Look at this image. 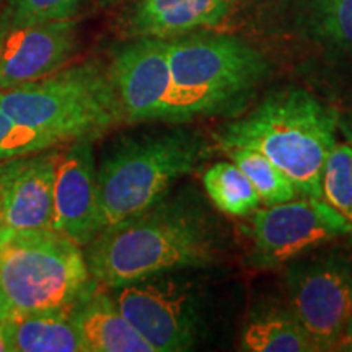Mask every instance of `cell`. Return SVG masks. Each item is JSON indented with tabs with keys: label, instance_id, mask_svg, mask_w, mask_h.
I'll return each mask as SVG.
<instances>
[{
	"label": "cell",
	"instance_id": "obj_1",
	"mask_svg": "<svg viewBox=\"0 0 352 352\" xmlns=\"http://www.w3.org/2000/svg\"><path fill=\"white\" fill-rule=\"evenodd\" d=\"M219 252L212 219L186 196L162 199L142 214L100 230L85 245L96 284L121 285L186 267H204Z\"/></svg>",
	"mask_w": 352,
	"mask_h": 352
},
{
	"label": "cell",
	"instance_id": "obj_2",
	"mask_svg": "<svg viewBox=\"0 0 352 352\" xmlns=\"http://www.w3.org/2000/svg\"><path fill=\"white\" fill-rule=\"evenodd\" d=\"M340 114L302 88L267 95L252 113L215 134L222 151L254 148L287 176L303 197L321 199V173L336 144Z\"/></svg>",
	"mask_w": 352,
	"mask_h": 352
},
{
	"label": "cell",
	"instance_id": "obj_3",
	"mask_svg": "<svg viewBox=\"0 0 352 352\" xmlns=\"http://www.w3.org/2000/svg\"><path fill=\"white\" fill-rule=\"evenodd\" d=\"M209 153L208 140L186 129L124 139L114 145L96 170L101 230L151 209L176 179L195 171Z\"/></svg>",
	"mask_w": 352,
	"mask_h": 352
},
{
	"label": "cell",
	"instance_id": "obj_4",
	"mask_svg": "<svg viewBox=\"0 0 352 352\" xmlns=\"http://www.w3.org/2000/svg\"><path fill=\"white\" fill-rule=\"evenodd\" d=\"M175 122L239 108L270 76L263 52L228 34L189 33L168 39Z\"/></svg>",
	"mask_w": 352,
	"mask_h": 352
},
{
	"label": "cell",
	"instance_id": "obj_5",
	"mask_svg": "<svg viewBox=\"0 0 352 352\" xmlns=\"http://www.w3.org/2000/svg\"><path fill=\"white\" fill-rule=\"evenodd\" d=\"M0 108L59 145L98 139L122 122L108 72L96 63L59 69L34 82L0 90Z\"/></svg>",
	"mask_w": 352,
	"mask_h": 352
},
{
	"label": "cell",
	"instance_id": "obj_6",
	"mask_svg": "<svg viewBox=\"0 0 352 352\" xmlns=\"http://www.w3.org/2000/svg\"><path fill=\"white\" fill-rule=\"evenodd\" d=\"M85 254L54 230L6 232L0 240V297L12 318L74 308L95 292Z\"/></svg>",
	"mask_w": 352,
	"mask_h": 352
},
{
	"label": "cell",
	"instance_id": "obj_7",
	"mask_svg": "<svg viewBox=\"0 0 352 352\" xmlns=\"http://www.w3.org/2000/svg\"><path fill=\"white\" fill-rule=\"evenodd\" d=\"M290 311L315 351H336L352 316V264L338 256L297 264L285 277Z\"/></svg>",
	"mask_w": 352,
	"mask_h": 352
},
{
	"label": "cell",
	"instance_id": "obj_8",
	"mask_svg": "<svg viewBox=\"0 0 352 352\" xmlns=\"http://www.w3.org/2000/svg\"><path fill=\"white\" fill-rule=\"evenodd\" d=\"M252 264L279 267L341 235L352 233L349 222L323 199L303 197L271 204L253 212Z\"/></svg>",
	"mask_w": 352,
	"mask_h": 352
},
{
	"label": "cell",
	"instance_id": "obj_9",
	"mask_svg": "<svg viewBox=\"0 0 352 352\" xmlns=\"http://www.w3.org/2000/svg\"><path fill=\"white\" fill-rule=\"evenodd\" d=\"M107 72L122 122H175L168 39L131 38L116 47Z\"/></svg>",
	"mask_w": 352,
	"mask_h": 352
},
{
	"label": "cell",
	"instance_id": "obj_10",
	"mask_svg": "<svg viewBox=\"0 0 352 352\" xmlns=\"http://www.w3.org/2000/svg\"><path fill=\"white\" fill-rule=\"evenodd\" d=\"M118 289L114 303L153 352L189 351L195 346L199 316L183 284L158 274Z\"/></svg>",
	"mask_w": 352,
	"mask_h": 352
},
{
	"label": "cell",
	"instance_id": "obj_11",
	"mask_svg": "<svg viewBox=\"0 0 352 352\" xmlns=\"http://www.w3.org/2000/svg\"><path fill=\"white\" fill-rule=\"evenodd\" d=\"M52 230L78 246L101 230L96 166L91 140H77L56 160Z\"/></svg>",
	"mask_w": 352,
	"mask_h": 352
},
{
	"label": "cell",
	"instance_id": "obj_12",
	"mask_svg": "<svg viewBox=\"0 0 352 352\" xmlns=\"http://www.w3.org/2000/svg\"><path fill=\"white\" fill-rule=\"evenodd\" d=\"M77 47V23L70 19L7 26L0 39V90L34 82L59 70Z\"/></svg>",
	"mask_w": 352,
	"mask_h": 352
},
{
	"label": "cell",
	"instance_id": "obj_13",
	"mask_svg": "<svg viewBox=\"0 0 352 352\" xmlns=\"http://www.w3.org/2000/svg\"><path fill=\"white\" fill-rule=\"evenodd\" d=\"M59 152L13 158L3 184L7 232L52 230V188Z\"/></svg>",
	"mask_w": 352,
	"mask_h": 352
},
{
	"label": "cell",
	"instance_id": "obj_14",
	"mask_svg": "<svg viewBox=\"0 0 352 352\" xmlns=\"http://www.w3.org/2000/svg\"><path fill=\"white\" fill-rule=\"evenodd\" d=\"M236 0H139L124 19L129 38L171 39L226 21Z\"/></svg>",
	"mask_w": 352,
	"mask_h": 352
},
{
	"label": "cell",
	"instance_id": "obj_15",
	"mask_svg": "<svg viewBox=\"0 0 352 352\" xmlns=\"http://www.w3.org/2000/svg\"><path fill=\"white\" fill-rule=\"evenodd\" d=\"M72 318L85 352H153L107 296L94 292L74 307Z\"/></svg>",
	"mask_w": 352,
	"mask_h": 352
},
{
	"label": "cell",
	"instance_id": "obj_16",
	"mask_svg": "<svg viewBox=\"0 0 352 352\" xmlns=\"http://www.w3.org/2000/svg\"><path fill=\"white\" fill-rule=\"evenodd\" d=\"M72 310L60 308L10 318L13 352H85Z\"/></svg>",
	"mask_w": 352,
	"mask_h": 352
},
{
	"label": "cell",
	"instance_id": "obj_17",
	"mask_svg": "<svg viewBox=\"0 0 352 352\" xmlns=\"http://www.w3.org/2000/svg\"><path fill=\"white\" fill-rule=\"evenodd\" d=\"M241 349L252 352H311L314 344L290 310L253 316L241 334Z\"/></svg>",
	"mask_w": 352,
	"mask_h": 352
},
{
	"label": "cell",
	"instance_id": "obj_18",
	"mask_svg": "<svg viewBox=\"0 0 352 352\" xmlns=\"http://www.w3.org/2000/svg\"><path fill=\"white\" fill-rule=\"evenodd\" d=\"M297 23L316 41L352 52V0H297Z\"/></svg>",
	"mask_w": 352,
	"mask_h": 352
},
{
	"label": "cell",
	"instance_id": "obj_19",
	"mask_svg": "<svg viewBox=\"0 0 352 352\" xmlns=\"http://www.w3.org/2000/svg\"><path fill=\"white\" fill-rule=\"evenodd\" d=\"M204 189L220 212L232 217L253 214L261 204V197L235 164L220 162L202 176Z\"/></svg>",
	"mask_w": 352,
	"mask_h": 352
},
{
	"label": "cell",
	"instance_id": "obj_20",
	"mask_svg": "<svg viewBox=\"0 0 352 352\" xmlns=\"http://www.w3.org/2000/svg\"><path fill=\"white\" fill-rule=\"evenodd\" d=\"M223 152L243 171L246 178L256 189L261 201L266 202L267 206L296 199L298 192L292 182L261 152L254 151V148L240 147L226 148Z\"/></svg>",
	"mask_w": 352,
	"mask_h": 352
},
{
	"label": "cell",
	"instance_id": "obj_21",
	"mask_svg": "<svg viewBox=\"0 0 352 352\" xmlns=\"http://www.w3.org/2000/svg\"><path fill=\"white\" fill-rule=\"evenodd\" d=\"M321 199L352 227V151L347 140L334 144L321 173Z\"/></svg>",
	"mask_w": 352,
	"mask_h": 352
},
{
	"label": "cell",
	"instance_id": "obj_22",
	"mask_svg": "<svg viewBox=\"0 0 352 352\" xmlns=\"http://www.w3.org/2000/svg\"><path fill=\"white\" fill-rule=\"evenodd\" d=\"M54 139L28 124H21L0 108V162L56 148Z\"/></svg>",
	"mask_w": 352,
	"mask_h": 352
},
{
	"label": "cell",
	"instance_id": "obj_23",
	"mask_svg": "<svg viewBox=\"0 0 352 352\" xmlns=\"http://www.w3.org/2000/svg\"><path fill=\"white\" fill-rule=\"evenodd\" d=\"M83 0H7L2 12L7 26H28L67 20Z\"/></svg>",
	"mask_w": 352,
	"mask_h": 352
},
{
	"label": "cell",
	"instance_id": "obj_24",
	"mask_svg": "<svg viewBox=\"0 0 352 352\" xmlns=\"http://www.w3.org/2000/svg\"><path fill=\"white\" fill-rule=\"evenodd\" d=\"M8 165H10V160L8 162H0V240H2L3 233H6V223H3V184H6Z\"/></svg>",
	"mask_w": 352,
	"mask_h": 352
},
{
	"label": "cell",
	"instance_id": "obj_25",
	"mask_svg": "<svg viewBox=\"0 0 352 352\" xmlns=\"http://www.w3.org/2000/svg\"><path fill=\"white\" fill-rule=\"evenodd\" d=\"M0 352H13L10 320L0 323Z\"/></svg>",
	"mask_w": 352,
	"mask_h": 352
},
{
	"label": "cell",
	"instance_id": "obj_26",
	"mask_svg": "<svg viewBox=\"0 0 352 352\" xmlns=\"http://www.w3.org/2000/svg\"><path fill=\"white\" fill-rule=\"evenodd\" d=\"M336 351H347V352H352V316H351L349 323H347L344 333H342L340 342H338Z\"/></svg>",
	"mask_w": 352,
	"mask_h": 352
},
{
	"label": "cell",
	"instance_id": "obj_27",
	"mask_svg": "<svg viewBox=\"0 0 352 352\" xmlns=\"http://www.w3.org/2000/svg\"><path fill=\"white\" fill-rule=\"evenodd\" d=\"M338 127H340L342 134H344V138L347 142L351 145V151H352V114L349 116H340V121H338Z\"/></svg>",
	"mask_w": 352,
	"mask_h": 352
},
{
	"label": "cell",
	"instance_id": "obj_28",
	"mask_svg": "<svg viewBox=\"0 0 352 352\" xmlns=\"http://www.w3.org/2000/svg\"><path fill=\"white\" fill-rule=\"evenodd\" d=\"M10 318H12L10 310H8V307L6 305V302H3V298L0 297V323H2V321L10 320Z\"/></svg>",
	"mask_w": 352,
	"mask_h": 352
},
{
	"label": "cell",
	"instance_id": "obj_29",
	"mask_svg": "<svg viewBox=\"0 0 352 352\" xmlns=\"http://www.w3.org/2000/svg\"><path fill=\"white\" fill-rule=\"evenodd\" d=\"M6 28H7V23H6V20H3L2 13H0V39H2L3 32H6Z\"/></svg>",
	"mask_w": 352,
	"mask_h": 352
},
{
	"label": "cell",
	"instance_id": "obj_30",
	"mask_svg": "<svg viewBox=\"0 0 352 352\" xmlns=\"http://www.w3.org/2000/svg\"><path fill=\"white\" fill-rule=\"evenodd\" d=\"M0 3H2V0H0Z\"/></svg>",
	"mask_w": 352,
	"mask_h": 352
}]
</instances>
